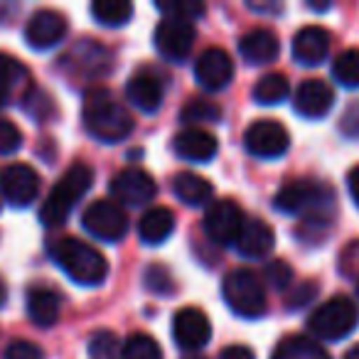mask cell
I'll return each instance as SVG.
<instances>
[{"mask_svg": "<svg viewBox=\"0 0 359 359\" xmlns=\"http://www.w3.org/2000/svg\"><path fill=\"white\" fill-rule=\"evenodd\" d=\"M357 295H359V283H357Z\"/></svg>", "mask_w": 359, "mask_h": 359, "instance_id": "7dc6e473", "label": "cell"}, {"mask_svg": "<svg viewBox=\"0 0 359 359\" xmlns=\"http://www.w3.org/2000/svg\"><path fill=\"white\" fill-rule=\"evenodd\" d=\"M239 52L249 65H271V62L278 57L280 42L276 37V32L259 27V30H251L241 37Z\"/></svg>", "mask_w": 359, "mask_h": 359, "instance_id": "44dd1931", "label": "cell"}, {"mask_svg": "<svg viewBox=\"0 0 359 359\" xmlns=\"http://www.w3.org/2000/svg\"><path fill=\"white\" fill-rule=\"evenodd\" d=\"M264 276H266V280H269V285H273L276 290H285L290 283H293V269L280 259L269 261Z\"/></svg>", "mask_w": 359, "mask_h": 359, "instance_id": "d590c367", "label": "cell"}, {"mask_svg": "<svg viewBox=\"0 0 359 359\" xmlns=\"http://www.w3.org/2000/svg\"><path fill=\"white\" fill-rule=\"evenodd\" d=\"M234 246L244 259H264V256H269L273 251L276 231L264 219H246Z\"/></svg>", "mask_w": 359, "mask_h": 359, "instance_id": "d6986e66", "label": "cell"}, {"mask_svg": "<svg viewBox=\"0 0 359 359\" xmlns=\"http://www.w3.org/2000/svg\"><path fill=\"white\" fill-rule=\"evenodd\" d=\"M271 359H330V354L325 352L318 339L308 337V334H290V337L280 339Z\"/></svg>", "mask_w": 359, "mask_h": 359, "instance_id": "d4e9b609", "label": "cell"}, {"mask_svg": "<svg viewBox=\"0 0 359 359\" xmlns=\"http://www.w3.org/2000/svg\"><path fill=\"white\" fill-rule=\"evenodd\" d=\"M334 104V91L323 79H305L293 94V109L298 116L318 121L330 114Z\"/></svg>", "mask_w": 359, "mask_h": 359, "instance_id": "2e32d148", "label": "cell"}, {"mask_svg": "<svg viewBox=\"0 0 359 359\" xmlns=\"http://www.w3.org/2000/svg\"><path fill=\"white\" fill-rule=\"evenodd\" d=\"M330 55V32L320 25H308L293 37V60L303 67H318Z\"/></svg>", "mask_w": 359, "mask_h": 359, "instance_id": "e0dca14e", "label": "cell"}, {"mask_svg": "<svg viewBox=\"0 0 359 359\" xmlns=\"http://www.w3.org/2000/svg\"><path fill=\"white\" fill-rule=\"evenodd\" d=\"M121 342L111 330H99L89 339V359H118L121 357Z\"/></svg>", "mask_w": 359, "mask_h": 359, "instance_id": "d6a6232c", "label": "cell"}, {"mask_svg": "<svg viewBox=\"0 0 359 359\" xmlns=\"http://www.w3.org/2000/svg\"><path fill=\"white\" fill-rule=\"evenodd\" d=\"M50 254L57 266L79 285H101L109 276V261L104 254L81 239L62 236L50 244Z\"/></svg>", "mask_w": 359, "mask_h": 359, "instance_id": "3957f363", "label": "cell"}, {"mask_svg": "<svg viewBox=\"0 0 359 359\" xmlns=\"http://www.w3.org/2000/svg\"><path fill=\"white\" fill-rule=\"evenodd\" d=\"M67 18L57 11H37L25 25V42L32 50H52L67 37Z\"/></svg>", "mask_w": 359, "mask_h": 359, "instance_id": "5bb4252c", "label": "cell"}, {"mask_svg": "<svg viewBox=\"0 0 359 359\" xmlns=\"http://www.w3.org/2000/svg\"><path fill=\"white\" fill-rule=\"evenodd\" d=\"M222 359H256V354L246 344H231L222 352Z\"/></svg>", "mask_w": 359, "mask_h": 359, "instance_id": "b9f144b4", "label": "cell"}, {"mask_svg": "<svg viewBox=\"0 0 359 359\" xmlns=\"http://www.w3.org/2000/svg\"><path fill=\"white\" fill-rule=\"evenodd\" d=\"M288 96H290V84L283 74H266L254 86V101L261 106L283 104Z\"/></svg>", "mask_w": 359, "mask_h": 359, "instance_id": "4316f807", "label": "cell"}, {"mask_svg": "<svg viewBox=\"0 0 359 359\" xmlns=\"http://www.w3.org/2000/svg\"><path fill=\"white\" fill-rule=\"evenodd\" d=\"M175 155L182 160H190V163H207L217 155L219 143L212 133L202 128H185L175 135Z\"/></svg>", "mask_w": 359, "mask_h": 359, "instance_id": "ac0fdd59", "label": "cell"}, {"mask_svg": "<svg viewBox=\"0 0 359 359\" xmlns=\"http://www.w3.org/2000/svg\"><path fill=\"white\" fill-rule=\"evenodd\" d=\"M126 96L143 114H155L160 109V104H163V84H160L158 76L148 74V72H140V74H133L128 79Z\"/></svg>", "mask_w": 359, "mask_h": 359, "instance_id": "ffe728a7", "label": "cell"}, {"mask_svg": "<svg viewBox=\"0 0 359 359\" xmlns=\"http://www.w3.org/2000/svg\"><path fill=\"white\" fill-rule=\"evenodd\" d=\"M22 145V135L18 130V126L8 118H0V155L15 153Z\"/></svg>", "mask_w": 359, "mask_h": 359, "instance_id": "74e56055", "label": "cell"}, {"mask_svg": "<svg viewBox=\"0 0 359 359\" xmlns=\"http://www.w3.org/2000/svg\"><path fill=\"white\" fill-rule=\"evenodd\" d=\"M195 76L207 91H222L234 79V62L222 47H210L195 62Z\"/></svg>", "mask_w": 359, "mask_h": 359, "instance_id": "9a60e30c", "label": "cell"}, {"mask_svg": "<svg viewBox=\"0 0 359 359\" xmlns=\"http://www.w3.org/2000/svg\"><path fill=\"white\" fill-rule=\"evenodd\" d=\"M143 285L155 295H168L172 290V278H170V271L160 264H153L145 269Z\"/></svg>", "mask_w": 359, "mask_h": 359, "instance_id": "e575fe53", "label": "cell"}, {"mask_svg": "<svg viewBox=\"0 0 359 359\" xmlns=\"http://www.w3.org/2000/svg\"><path fill=\"white\" fill-rule=\"evenodd\" d=\"M94 185V170L86 163H74L65 175L60 177L52 192L47 195V200L40 207V219L45 226H62L69 219L72 210L76 207V202L86 195Z\"/></svg>", "mask_w": 359, "mask_h": 359, "instance_id": "277c9868", "label": "cell"}, {"mask_svg": "<svg viewBox=\"0 0 359 359\" xmlns=\"http://www.w3.org/2000/svg\"><path fill=\"white\" fill-rule=\"evenodd\" d=\"M344 359H359V344H354L352 349H347V354H344Z\"/></svg>", "mask_w": 359, "mask_h": 359, "instance_id": "f6af8a7d", "label": "cell"}, {"mask_svg": "<svg viewBox=\"0 0 359 359\" xmlns=\"http://www.w3.org/2000/svg\"><path fill=\"white\" fill-rule=\"evenodd\" d=\"M339 273L349 280H359V239L349 241L347 246L339 254V264H337Z\"/></svg>", "mask_w": 359, "mask_h": 359, "instance_id": "8d00e7d4", "label": "cell"}, {"mask_svg": "<svg viewBox=\"0 0 359 359\" xmlns=\"http://www.w3.org/2000/svg\"><path fill=\"white\" fill-rule=\"evenodd\" d=\"M27 79V69L22 62L13 60L11 55H0V106L6 104L8 96Z\"/></svg>", "mask_w": 359, "mask_h": 359, "instance_id": "83f0119b", "label": "cell"}, {"mask_svg": "<svg viewBox=\"0 0 359 359\" xmlns=\"http://www.w3.org/2000/svg\"><path fill=\"white\" fill-rule=\"evenodd\" d=\"M347 190H349V195H352V202L359 207V165L349 170V175H347Z\"/></svg>", "mask_w": 359, "mask_h": 359, "instance_id": "7bdbcfd3", "label": "cell"}, {"mask_svg": "<svg viewBox=\"0 0 359 359\" xmlns=\"http://www.w3.org/2000/svg\"><path fill=\"white\" fill-rule=\"evenodd\" d=\"M332 76L347 89H359V50H344L332 62Z\"/></svg>", "mask_w": 359, "mask_h": 359, "instance_id": "4dcf8cb0", "label": "cell"}, {"mask_svg": "<svg viewBox=\"0 0 359 359\" xmlns=\"http://www.w3.org/2000/svg\"><path fill=\"white\" fill-rule=\"evenodd\" d=\"M315 295V283H303L293 290V298L288 300V308H303L305 303H310Z\"/></svg>", "mask_w": 359, "mask_h": 359, "instance_id": "60d3db41", "label": "cell"}, {"mask_svg": "<svg viewBox=\"0 0 359 359\" xmlns=\"http://www.w3.org/2000/svg\"><path fill=\"white\" fill-rule=\"evenodd\" d=\"M109 192L114 197V202H121V205L128 207H140L148 205L158 195V185H155V180L145 170L126 168L109 182Z\"/></svg>", "mask_w": 359, "mask_h": 359, "instance_id": "8fae6325", "label": "cell"}, {"mask_svg": "<svg viewBox=\"0 0 359 359\" xmlns=\"http://www.w3.org/2000/svg\"><path fill=\"white\" fill-rule=\"evenodd\" d=\"M244 210L236 205L234 200H217L215 205H210L205 215V234L210 236L212 241L222 246L236 244L241 229H244Z\"/></svg>", "mask_w": 359, "mask_h": 359, "instance_id": "30bf717a", "label": "cell"}, {"mask_svg": "<svg viewBox=\"0 0 359 359\" xmlns=\"http://www.w3.org/2000/svg\"><path fill=\"white\" fill-rule=\"evenodd\" d=\"M222 295L226 305L241 318H261L266 313V288L259 273L251 269H234L224 276Z\"/></svg>", "mask_w": 359, "mask_h": 359, "instance_id": "8992f818", "label": "cell"}, {"mask_svg": "<svg viewBox=\"0 0 359 359\" xmlns=\"http://www.w3.org/2000/svg\"><path fill=\"white\" fill-rule=\"evenodd\" d=\"M40 175L27 163L0 168V197L13 207H30L40 195Z\"/></svg>", "mask_w": 359, "mask_h": 359, "instance_id": "ba28073f", "label": "cell"}, {"mask_svg": "<svg viewBox=\"0 0 359 359\" xmlns=\"http://www.w3.org/2000/svg\"><path fill=\"white\" fill-rule=\"evenodd\" d=\"M172 339L185 352L202 349L212 339L210 318L197 308H182L172 320Z\"/></svg>", "mask_w": 359, "mask_h": 359, "instance_id": "4fadbf2b", "label": "cell"}, {"mask_svg": "<svg viewBox=\"0 0 359 359\" xmlns=\"http://www.w3.org/2000/svg\"><path fill=\"white\" fill-rule=\"evenodd\" d=\"M62 300L47 285H35L27 290V315L37 327H52L60 320Z\"/></svg>", "mask_w": 359, "mask_h": 359, "instance_id": "7402d4cb", "label": "cell"}, {"mask_svg": "<svg viewBox=\"0 0 359 359\" xmlns=\"http://www.w3.org/2000/svg\"><path fill=\"white\" fill-rule=\"evenodd\" d=\"M0 210H3V197H0Z\"/></svg>", "mask_w": 359, "mask_h": 359, "instance_id": "bcb514c9", "label": "cell"}, {"mask_svg": "<svg viewBox=\"0 0 359 359\" xmlns=\"http://www.w3.org/2000/svg\"><path fill=\"white\" fill-rule=\"evenodd\" d=\"M244 148L249 150L254 158L273 160L280 158L285 150L290 148V135L283 123L273 118H261L246 128L244 133Z\"/></svg>", "mask_w": 359, "mask_h": 359, "instance_id": "9c48e42d", "label": "cell"}, {"mask_svg": "<svg viewBox=\"0 0 359 359\" xmlns=\"http://www.w3.org/2000/svg\"><path fill=\"white\" fill-rule=\"evenodd\" d=\"M81 121L91 138L101 143H118L133 130V116L109 89H91L84 96Z\"/></svg>", "mask_w": 359, "mask_h": 359, "instance_id": "7a4b0ae2", "label": "cell"}, {"mask_svg": "<svg viewBox=\"0 0 359 359\" xmlns=\"http://www.w3.org/2000/svg\"><path fill=\"white\" fill-rule=\"evenodd\" d=\"M121 359H163V349L150 334L138 332L126 339Z\"/></svg>", "mask_w": 359, "mask_h": 359, "instance_id": "1f68e13d", "label": "cell"}, {"mask_svg": "<svg viewBox=\"0 0 359 359\" xmlns=\"http://www.w3.org/2000/svg\"><path fill=\"white\" fill-rule=\"evenodd\" d=\"M172 192L180 202H185L190 207H202L212 200L215 187L210 180H205L197 172H177L172 180Z\"/></svg>", "mask_w": 359, "mask_h": 359, "instance_id": "603a6c76", "label": "cell"}, {"mask_svg": "<svg viewBox=\"0 0 359 359\" xmlns=\"http://www.w3.org/2000/svg\"><path fill=\"white\" fill-rule=\"evenodd\" d=\"M6 359H45L42 347H37L35 342H27V339H18L11 347L6 349Z\"/></svg>", "mask_w": 359, "mask_h": 359, "instance_id": "f35d334b", "label": "cell"}, {"mask_svg": "<svg viewBox=\"0 0 359 359\" xmlns=\"http://www.w3.org/2000/svg\"><path fill=\"white\" fill-rule=\"evenodd\" d=\"M192 359H200V357H192Z\"/></svg>", "mask_w": 359, "mask_h": 359, "instance_id": "c3c4849f", "label": "cell"}, {"mask_svg": "<svg viewBox=\"0 0 359 359\" xmlns=\"http://www.w3.org/2000/svg\"><path fill=\"white\" fill-rule=\"evenodd\" d=\"M91 15L104 27H123L133 18V6L128 0H96L91 6Z\"/></svg>", "mask_w": 359, "mask_h": 359, "instance_id": "484cf974", "label": "cell"}, {"mask_svg": "<svg viewBox=\"0 0 359 359\" xmlns=\"http://www.w3.org/2000/svg\"><path fill=\"white\" fill-rule=\"evenodd\" d=\"M6 300H8V285H6V280L0 278V308L6 305Z\"/></svg>", "mask_w": 359, "mask_h": 359, "instance_id": "ee69618b", "label": "cell"}, {"mask_svg": "<svg viewBox=\"0 0 359 359\" xmlns=\"http://www.w3.org/2000/svg\"><path fill=\"white\" fill-rule=\"evenodd\" d=\"M153 40H155V50L168 62H182L190 57L192 45H195V27H192V22L165 18L155 27Z\"/></svg>", "mask_w": 359, "mask_h": 359, "instance_id": "7c38bea8", "label": "cell"}, {"mask_svg": "<svg viewBox=\"0 0 359 359\" xmlns=\"http://www.w3.org/2000/svg\"><path fill=\"white\" fill-rule=\"evenodd\" d=\"M172 229H175V217L168 207H153L138 222V236L148 246H158L163 241H168Z\"/></svg>", "mask_w": 359, "mask_h": 359, "instance_id": "cb8c5ba5", "label": "cell"}, {"mask_svg": "<svg viewBox=\"0 0 359 359\" xmlns=\"http://www.w3.org/2000/svg\"><path fill=\"white\" fill-rule=\"evenodd\" d=\"M359 325V308L352 298L344 295H334V298L325 300L320 308H315L308 318V332L313 339H330L337 342L352 334Z\"/></svg>", "mask_w": 359, "mask_h": 359, "instance_id": "5b68a950", "label": "cell"}, {"mask_svg": "<svg viewBox=\"0 0 359 359\" xmlns=\"http://www.w3.org/2000/svg\"><path fill=\"white\" fill-rule=\"evenodd\" d=\"M339 130L349 138H359V104L349 106L342 116V123H339Z\"/></svg>", "mask_w": 359, "mask_h": 359, "instance_id": "ab89813d", "label": "cell"}, {"mask_svg": "<svg viewBox=\"0 0 359 359\" xmlns=\"http://www.w3.org/2000/svg\"><path fill=\"white\" fill-rule=\"evenodd\" d=\"M222 118V109L215 104V101L207 99H192L182 106L180 111V121L182 123H190L195 128L197 123H217Z\"/></svg>", "mask_w": 359, "mask_h": 359, "instance_id": "f1b7e54d", "label": "cell"}, {"mask_svg": "<svg viewBox=\"0 0 359 359\" xmlns=\"http://www.w3.org/2000/svg\"><path fill=\"white\" fill-rule=\"evenodd\" d=\"M276 210L293 215L308 224L323 226L334 217V190L318 180H290L278 190L273 200Z\"/></svg>", "mask_w": 359, "mask_h": 359, "instance_id": "6da1fadb", "label": "cell"}, {"mask_svg": "<svg viewBox=\"0 0 359 359\" xmlns=\"http://www.w3.org/2000/svg\"><path fill=\"white\" fill-rule=\"evenodd\" d=\"M155 8H158L165 18H170V20H182V22L197 20V18H202L207 11L205 3H200V0H170V3L168 0H158Z\"/></svg>", "mask_w": 359, "mask_h": 359, "instance_id": "f546056e", "label": "cell"}, {"mask_svg": "<svg viewBox=\"0 0 359 359\" xmlns=\"http://www.w3.org/2000/svg\"><path fill=\"white\" fill-rule=\"evenodd\" d=\"M22 109L32 116V121H45L55 111V106H52L50 94H45L42 89H30L22 96Z\"/></svg>", "mask_w": 359, "mask_h": 359, "instance_id": "836d02e7", "label": "cell"}, {"mask_svg": "<svg viewBox=\"0 0 359 359\" xmlns=\"http://www.w3.org/2000/svg\"><path fill=\"white\" fill-rule=\"evenodd\" d=\"M81 226L91 236L104 241H121L128 231V217L114 200H96L81 215Z\"/></svg>", "mask_w": 359, "mask_h": 359, "instance_id": "52a82bcc", "label": "cell"}]
</instances>
